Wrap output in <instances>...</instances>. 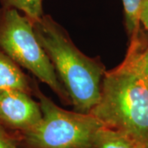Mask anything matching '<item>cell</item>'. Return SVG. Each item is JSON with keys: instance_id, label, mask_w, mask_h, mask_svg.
Listing matches in <instances>:
<instances>
[{"instance_id": "6da1fadb", "label": "cell", "mask_w": 148, "mask_h": 148, "mask_svg": "<svg viewBox=\"0 0 148 148\" xmlns=\"http://www.w3.org/2000/svg\"><path fill=\"white\" fill-rule=\"evenodd\" d=\"M34 30L69 95L73 110L90 114L101 98L106 68L77 47L65 29L49 15L32 21Z\"/></svg>"}, {"instance_id": "30bf717a", "label": "cell", "mask_w": 148, "mask_h": 148, "mask_svg": "<svg viewBox=\"0 0 148 148\" xmlns=\"http://www.w3.org/2000/svg\"><path fill=\"white\" fill-rule=\"evenodd\" d=\"M1 4L3 8L21 12L32 21H38L44 16L42 0H1Z\"/></svg>"}, {"instance_id": "5b68a950", "label": "cell", "mask_w": 148, "mask_h": 148, "mask_svg": "<svg viewBox=\"0 0 148 148\" xmlns=\"http://www.w3.org/2000/svg\"><path fill=\"white\" fill-rule=\"evenodd\" d=\"M42 118L39 101L21 90H0V122L12 132H25Z\"/></svg>"}, {"instance_id": "8992f818", "label": "cell", "mask_w": 148, "mask_h": 148, "mask_svg": "<svg viewBox=\"0 0 148 148\" xmlns=\"http://www.w3.org/2000/svg\"><path fill=\"white\" fill-rule=\"evenodd\" d=\"M36 87L22 68L0 49V90H21L35 95Z\"/></svg>"}, {"instance_id": "9c48e42d", "label": "cell", "mask_w": 148, "mask_h": 148, "mask_svg": "<svg viewBox=\"0 0 148 148\" xmlns=\"http://www.w3.org/2000/svg\"><path fill=\"white\" fill-rule=\"evenodd\" d=\"M147 0H122L124 13V26L129 39L137 36L140 32V12Z\"/></svg>"}, {"instance_id": "7c38bea8", "label": "cell", "mask_w": 148, "mask_h": 148, "mask_svg": "<svg viewBox=\"0 0 148 148\" xmlns=\"http://www.w3.org/2000/svg\"><path fill=\"white\" fill-rule=\"evenodd\" d=\"M139 21H140L141 27L147 33H148V0L144 3L143 8L141 9Z\"/></svg>"}, {"instance_id": "277c9868", "label": "cell", "mask_w": 148, "mask_h": 148, "mask_svg": "<svg viewBox=\"0 0 148 148\" xmlns=\"http://www.w3.org/2000/svg\"><path fill=\"white\" fill-rule=\"evenodd\" d=\"M0 49L46 84L67 105L71 101L39 42L33 22L14 8H0Z\"/></svg>"}, {"instance_id": "7a4b0ae2", "label": "cell", "mask_w": 148, "mask_h": 148, "mask_svg": "<svg viewBox=\"0 0 148 148\" xmlns=\"http://www.w3.org/2000/svg\"><path fill=\"white\" fill-rule=\"evenodd\" d=\"M90 114L148 148V85L129 52L118 67L106 71L101 98Z\"/></svg>"}, {"instance_id": "3957f363", "label": "cell", "mask_w": 148, "mask_h": 148, "mask_svg": "<svg viewBox=\"0 0 148 148\" xmlns=\"http://www.w3.org/2000/svg\"><path fill=\"white\" fill-rule=\"evenodd\" d=\"M42 118L35 127L20 132L22 148H90L104 124L91 114L66 110L38 88Z\"/></svg>"}, {"instance_id": "8fae6325", "label": "cell", "mask_w": 148, "mask_h": 148, "mask_svg": "<svg viewBox=\"0 0 148 148\" xmlns=\"http://www.w3.org/2000/svg\"><path fill=\"white\" fill-rule=\"evenodd\" d=\"M0 148H22L19 133L9 130L0 122Z\"/></svg>"}, {"instance_id": "52a82bcc", "label": "cell", "mask_w": 148, "mask_h": 148, "mask_svg": "<svg viewBox=\"0 0 148 148\" xmlns=\"http://www.w3.org/2000/svg\"><path fill=\"white\" fill-rule=\"evenodd\" d=\"M90 148H138L129 138L114 128L103 126L96 132Z\"/></svg>"}, {"instance_id": "ba28073f", "label": "cell", "mask_w": 148, "mask_h": 148, "mask_svg": "<svg viewBox=\"0 0 148 148\" xmlns=\"http://www.w3.org/2000/svg\"><path fill=\"white\" fill-rule=\"evenodd\" d=\"M145 36V31L141 27L137 36L130 39L127 52L131 53L139 71L148 85V33Z\"/></svg>"}]
</instances>
